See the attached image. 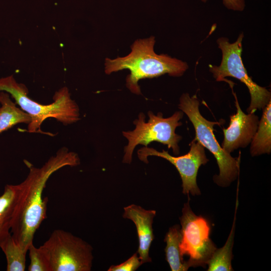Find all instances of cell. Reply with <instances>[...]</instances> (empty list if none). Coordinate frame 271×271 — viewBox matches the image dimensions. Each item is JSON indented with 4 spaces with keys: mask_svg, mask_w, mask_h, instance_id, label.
Wrapping results in <instances>:
<instances>
[{
    "mask_svg": "<svg viewBox=\"0 0 271 271\" xmlns=\"http://www.w3.org/2000/svg\"><path fill=\"white\" fill-rule=\"evenodd\" d=\"M148 115L149 119L146 122L145 115L143 113H140L138 118L133 122L135 128L132 131H123V136L128 140V144L124 148L123 163H130L133 150L137 145L148 147L154 141L167 145L175 155L179 154L178 143L182 137L176 133L175 130L182 125L179 120L183 117V112L176 111L168 118H164L161 112L155 115L150 111Z\"/></svg>",
    "mask_w": 271,
    "mask_h": 271,
    "instance_id": "6",
    "label": "cell"
},
{
    "mask_svg": "<svg viewBox=\"0 0 271 271\" xmlns=\"http://www.w3.org/2000/svg\"><path fill=\"white\" fill-rule=\"evenodd\" d=\"M189 152L186 155L174 157L167 151L162 152L148 147L141 148L138 151L140 160L148 163V157L154 156L164 158L175 166L182 181L183 193L192 195H200V191L197 184V176L200 167L205 165L208 161L205 148L195 139L190 144Z\"/></svg>",
    "mask_w": 271,
    "mask_h": 271,
    "instance_id": "9",
    "label": "cell"
},
{
    "mask_svg": "<svg viewBox=\"0 0 271 271\" xmlns=\"http://www.w3.org/2000/svg\"><path fill=\"white\" fill-rule=\"evenodd\" d=\"M181 228L180 251L181 256H189L186 260L189 267H206L216 249L210 238V226L202 216L192 211L189 200L184 204L180 218Z\"/></svg>",
    "mask_w": 271,
    "mask_h": 271,
    "instance_id": "8",
    "label": "cell"
},
{
    "mask_svg": "<svg viewBox=\"0 0 271 271\" xmlns=\"http://www.w3.org/2000/svg\"><path fill=\"white\" fill-rule=\"evenodd\" d=\"M0 248L6 257L7 271L25 270L27 253L15 241L12 235L0 244Z\"/></svg>",
    "mask_w": 271,
    "mask_h": 271,
    "instance_id": "17",
    "label": "cell"
},
{
    "mask_svg": "<svg viewBox=\"0 0 271 271\" xmlns=\"http://www.w3.org/2000/svg\"><path fill=\"white\" fill-rule=\"evenodd\" d=\"M79 163L78 155L69 152L66 148L59 149L40 168L26 161L29 172L20 183L21 190L11 232L15 241L26 253L33 243L36 231L47 218L48 199L43 198V193L49 178L64 167L76 166Z\"/></svg>",
    "mask_w": 271,
    "mask_h": 271,
    "instance_id": "1",
    "label": "cell"
},
{
    "mask_svg": "<svg viewBox=\"0 0 271 271\" xmlns=\"http://www.w3.org/2000/svg\"><path fill=\"white\" fill-rule=\"evenodd\" d=\"M236 113L230 116V123L223 129L224 140L221 147L230 153L239 148L246 147L251 142L259 123L254 112L244 113L240 107L234 94Z\"/></svg>",
    "mask_w": 271,
    "mask_h": 271,
    "instance_id": "10",
    "label": "cell"
},
{
    "mask_svg": "<svg viewBox=\"0 0 271 271\" xmlns=\"http://www.w3.org/2000/svg\"><path fill=\"white\" fill-rule=\"evenodd\" d=\"M180 227L175 225L169 228L164 239L166 260L172 271L187 270L190 267L180 253Z\"/></svg>",
    "mask_w": 271,
    "mask_h": 271,
    "instance_id": "15",
    "label": "cell"
},
{
    "mask_svg": "<svg viewBox=\"0 0 271 271\" xmlns=\"http://www.w3.org/2000/svg\"><path fill=\"white\" fill-rule=\"evenodd\" d=\"M20 190V184H7L0 196V244L12 235L11 231Z\"/></svg>",
    "mask_w": 271,
    "mask_h": 271,
    "instance_id": "12",
    "label": "cell"
},
{
    "mask_svg": "<svg viewBox=\"0 0 271 271\" xmlns=\"http://www.w3.org/2000/svg\"><path fill=\"white\" fill-rule=\"evenodd\" d=\"M138 254L137 251L124 262L118 265H111L108 271H134L137 270L142 264Z\"/></svg>",
    "mask_w": 271,
    "mask_h": 271,
    "instance_id": "19",
    "label": "cell"
},
{
    "mask_svg": "<svg viewBox=\"0 0 271 271\" xmlns=\"http://www.w3.org/2000/svg\"><path fill=\"white\" fill-rule=\"evenodd\" d=\"M0 91L11 94L16 103L31 117L28 131L43 132L41 126L45 120L54 118L64 125L76 122L79 119V108L71 99L68 89L63 87L56 91L54 101L44 105L37 102L28 96V90L23 83L17 82L13 75L0 78Z\"/></svg>",
    "mask_w": 271,
    "mask_h": 271,
    "instance_id": "3",
    "label": "cell"
},
{
    "mask_svg": "<svg viewBox=\"0 0 271 271\" xmlns=\"http://www.w3.org/2000/svg\"><path fill=\"white\" fill-rule=\"evenodd\" d=\"M0 103V134L17 124L31 122L30 116L16 106L8 93L1 91Z\"/></svg>",
    "mask_w": 271,
    "mask_h": 271,
    "instance_id": "14",
    "label": "cell"
},
{
    "mask_svg": "<svg viewBox=\"0 0 271 271\" xmlns=\"http://www.w3.org/2000/svg\"><path fill=\"white\" fill-rule=\"evenodd\" d=\"M238 207V200H236V208L232 228L227 240L223 247L216 248L213 253L207 265L208 271H230L233 270L231 266L232 258V247L234 235L236 211Z\"/></svg>",
    "mask_w": 271,
    "mask_h": 271,
    "instance_id": "16",
    "label": "cell"
},
{
    "mask_svg": "<svg viewBox=\"0 0 271 271\" xmlns=\"http://www.w3.org/2000/svg\"><path fill=\"white\" fill-rule=\"evenodd\" d=\"M48 263L50 271H90L93 248L80 237L62 229H56L39 247Z\"/></svg>",
    "mask_w": 271,
    "mask_h": 271,
    "instance_id": "5",
    "label": "cell"
},
{
    "mask_svg": "<svg viewBox=\"0 0 271 271\" xmlns=\"http://www.w3.org/2000/svg\"><path fill=\"white\" fill-rule=\"evenodd\" d=\"M271 101L263 108L257 130L251 142L252 156L270 154L271 151Z\"/></svg>",
    "mask_w": 271,
    "mask_h": 271,
    "instance_id": "13",
    "label": "cell"
},
{
    "mask_svg": "<svg viewBox=\"0 0 271 271\" xmlns=\"http://www.w3.org/2000/svg\"><path fill=\"white\" fill-rule=\"evenodd\" d=\"M155 37L138 39L131 46V52L126 56L111 59L106 58L105 72L106 74L123 69L130 74L126 79V85L136 94H141L138 82L146 78H152L168 74L181 76L188 68L186 62L172 58L167 54L158 55L154 50Z\"/></svg>",
    "mask_w": 271,
    "mask_h": 271,
    "instance_id": "2",
    "label": "cell"
},
{
    "mask_svg": "<svg viewBox=\"0 0 271 271\" xmlns=\"http://www.w3.org/2000/svg\"><path fill=\"white\" fill-rule=\"evenodd\" d=\"M206 3L207 0H201ZM223 5L227 9L234 11H242L245 8L244 0H223Z\"/></svg>",
    "mask_w": 271,
    "mask_h": 271,
    "instance_id": "20",
    "label": "cell"
},
{
    "mask_svg": "<svg viewBox=\"0 0 271 271\" xmlns=\"http://www.w3.org/2000/svg\"><path fill=\"white\" fill-rule=\"evenodd\" d=\"M28 251L30 259L29 271H50L46 258L39 247H35L33 243L30 245Z\"/></svg>",
    "mask_w": 271,
    "mask_h": 271,
    "instance_id": "18",
    "label": "cell"
},
{
    "mask_svg": "<svg viewBox=\"0 0 271 271\" xmlns=\"http://www.w3.org/2000/svg\"><path fill=\"white\" fill-rule=\"evenodd\" d=\"M242 33L236 41L231 43L227 38H219L217 40L222 57L219 66L209 65V71L217 81H225L226 77L235 78L248 88L251 101L247 108L248 112H254L256 109L263 108L271 101L270 92L265 87L255 83L248 76L241 58Z\"/></svg>",
    "mask_w": 271,
    "mask_h": 271,
    "instance_id": "7",
    "label": "cell"
},
{
    "mask_svg": "<svg viewBox=\"0 0 271 271\" xmlns=\"http://www.w3.org/2000/svg\"><path fill=\"white\" fill-rule=\"evenodd\" d=\"M123 210V217L131 220L137 228L139 239L138 253L142 263L151 262L149 250L154 238L152 226L156 211L146 210L135 204L125 207Z\"/></svg>",
    "mask_w": 271,
    "mask_h": 271,
    "instance_id": "11",
    "label": "cell"
},
{
    "mask_svg": "<svg viewBox=\"0 0 271 271\" xmlns=\"http://www.w3.org/2000/svg\"><path fill=\"white\" fill-rule=\"evenodd\" d=\"M199 104L196 95L191 97L188 93H184L180 97L179 108L187 115L193 125L195 139L208 149L216 160L219 174L214 176V181L220 186H227L238 175L240 158H233L224 150L215 137L214 125H220L222 120L218 122L206 119L200 112Z\"/></svg>",
    "mask_w": 271,
    "mask_h": 271,
    "instance_id": "4",
    "label": "cell"
}]
</instances>
